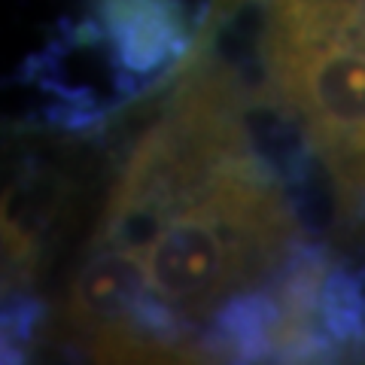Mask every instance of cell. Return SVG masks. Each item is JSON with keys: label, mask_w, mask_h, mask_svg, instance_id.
<instances>
[{"label": "cell", "mask_w": 365, "mask_h": 365, "mask_svg": "<svg viewBox=\"0 0 365 365\" xmlns=\"http://www.w3.org/2000/svg\"><path fill=\"white\" fill-rule=\"evenodd\" d=\"M295 222L250 155L232 83L204 71L140 140L110 192L67 319L110 359L182 353V335L265 283Z\"/></svg>", "instance_id": "6da1fadb"}, {"label": "cell", "mask_w": 365, "mask_h": 365, "mask_svg": "<svg viewBox=\"0 0 365 365\" xmlns=\"http://www.w3.org/2000/svg\"><path fill=\"white\" fill-rule=\"evenodd\" d=\"M268 71L344 192H365V0H274Z\"/></svg>", "instance_id": "7a4b0ae2"}]
</instances>
